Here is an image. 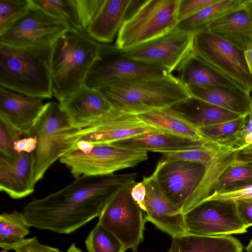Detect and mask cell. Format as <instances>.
Returning a JSON list of instances; mask_svg holds the SVG:
<instances>
[{
    "instance_id": "603a6c76",
    "label": "cell",
    "mask_w": 252,
    "mask_h": 252,
    "mask_svg": "<svg viewBox=\"0 0 252 252\" xmlns=\"http://www.w3.org/2000/svg\"><path fill=\"white\" fill-rule=\"evenodd\" d=\"M206 142H207L195 140L165 133H150L110 144L123 148L162 154L189 149L201 146Z\"/></svg>"
},
{
    "instance_id": "ee69618b",
    "label": "cell",
    "mask_w": 252,
    "mask_h": 252,
    "mask_svg": "<svg viewBox=\"0 0 252 252\" xmlns=\"http://www.w3.org/2000/svg\"><path fill=\"white\" fill-rule=\"evenodd\" d=\"M235 160L238 161H252V146L239 151L237 155Z\"/></svg>"
},
{
    "instance_id": "d4e9b609",
    "label": "cell",
    "mask_w": 252,
    "mask_h": 252,
    "mask_svg": "<svg viewBox=\"0 0 252 252\" xmlns=\"http://www.w3.org/2000/svg\"><path fill=\"white\" fill-rule=\"evenodd\" d=\"M171 108L198 128L244 117L191 96Z\"/></svg>"
},
{
    "instance_id": "7a4b0ae2",
    "label": "cell",
    "mask_w": 252,
    "mask_h": 252,
    "mask_svg": "<svg viewBox=\"0 0 252 252\" xmlns=\"http://www.w3.org/2000/svg\"><path fill=\"white\" fill-rule=\"evenodd\" d=\"M53 44L18 47L0 43V85L27 95H53Z\"/></svg>"
},
{
    "instance_id": "5b68a950",
    "label": "cell",
    "mask_w": 252,
    "mask_h": 252,
    "mask_svg": "<svg viewBox=\"0 0 252 252\" xmlns=\"http://www.w3.org/2000/svg\"><path fill=\"white\" fill-rule=\"evenodd\" d=\"M80 129L72 126L59 103H45L30 135L37 140L36 148L32 153L34 185L55 161L74 147Z\"/></svg>"
},
{
    "instance_id": "f907efd6",
    "label": "cell",
    "mask_w": 252,
    "mask_h": 252,
    "mask_svg": "<svg viewBox=\"0 0 252 252\" xmlns=\"http://www.w3.org/2000/svg\"><path fill=\"white\" fill-rule=\"evenodd\" d=\"M245 201H249V202H252V198H251V199H248V200H246Z\"/></svg>"
},
{
    "instance_id": "8fae6325",
    "label": "cell",
    "mask_w": 252,
    "mask_h": 252,
    "mask_svg": "<svg viewBox=\"0 0 252 252\" xmlns=\"http://www.w3.org/2000/svg\"><path fill=\"white\" fill-rule=\"evenodd\" d=\"M207 166L200 163L164 158L154 171L164 194L185 214L192 209L193 194L201 183Z\"/></svg>"
},
{
    "instance_id": "836d02e7",
    "label": "cell",
    "mask_w": 252,
    "mask_h": 252,
    "mask_svg": "<svg viewBox=\"0 0 252 252\" xmlns=\"http://www.w3.org/2000/svg\"><path fill=\"white\" fill-rule=\"evenodd\" d=\"M32 5V0H0V33Z\"/></svg>"
},
{
    "instance_id": "ffe728a7",
    "label": "cell",
    "mask_w": 252,
    "mask_h": 252,
    "mask_svg": "<svg viewBox=\"0 0 252 252\" xmlns=\"http://www.w3.org/2000/svg\"><path fill=\"white\" fill-rule=\"evenodd\" d=\"M32 153H17L14 158L0 155V190L13 199L25 198L34 189Z\"/></svg>"
},
{
    "instance_id": "ba28073f",
    "label": "cell",
    "mask_w": 252,
    "mask_h": 252,
    "mask_svg": "<svg viewBox=\"0 0 252 252\" xmlns=\"http://www.w3.org/2000/svg\"><path fill=\"white\" fill-rule=\"evenodd\" d=\"M130 181L117 189L106 202L98 217L102 225L123 244L126 250L136 252L144 240L145 220L143 211L132 198Z\"/></svg>"
},
{
    "instance_id": "3957f363",
    "label": "cell",
    "mask_w": 252,
    "mask_h": 252,
    "mask_svg": "<svg viewBox=\"0 0 252 252\" xmlns=\"http://www.w3.org/2000/svg\"><path fill=\"white\" fill-rule=\"evenodd\" d=\"M97 90L114 109L136 115L170 108L191 96L187 87L171 73L118 82Z\"/></svg>"
},
{
    "instance_id": "ab89813d",
    "label": "cell",
    "mask_w": 252,
    "mask_h": 252,
    "mask_svg": "<svg viewBox=\"0 0 252 252\" xmlns=\"http://www.w3.org/2000/svg\"><path fill=\"white\" fill-rule=\"evenodd\" d=\"M13 250L15 252H62L57 248L41 243L36 237L26 238Z\"/></svg>"
},
{
    "instance_id": "83f0119b",
    "label": "cell",
    "mask_w": 252,
    "mask_h": 252,
    "mask_svg": "<svg viewBox=\"0 0 252 252\" xmlns=\"http://www.w3.org/2000/svg\"><path fill=\"white\" fill-rule=\"evenodd\" d=\"M245 0H220L178 22L175 29L195 34L205 30L214 21L241 5Z\"/></svg>"
},
{
    "instance_id": "f1b7e54d",
    "label": "cell",
    "mask_w": 252,
    "mask_h": 252,
    "mask_svg": "<svg viewBox=\"0 0 252 252\" xmlns=\"http://www.w3.org/2000/svg\"><path fill=\"white\" fill-rule=\"evenodd\" d=\"M31 226L23 212L14 210L0 216V247L4 251L13 250L30 232Z\"/></svg>"
},
{
    "instance_id": "f6af8a7d",
    "label": "cell",
    "mask_w": 252,
    "mask_h": 252,
    "mask_svg": "<svg viewBox=\"0 0 252 252\" xmlns=\"http://www.w3.org/2000/svg\"><path fill=\"white\" fill-rule=\"evenodd\" d=\"M244 56L249 70L252 74V48L244 51Z\"/></svg>"
},
{
    "instance_id": "44dd1931",
    "label": "cell",
    "mask_w": 252,
    "mask_h": 252,
    "mask_svg": "<svg viewBox=\"0 0 252 252\" xmlns=\"http://www.w3.org/2000/svg\"><path fill=\"white\" fill-rule=\"evenodd\" d=\"M135 0H105L94 19L86 29L97 42L108 43L115 38Z\"/></svg>"
},
{
    "instance_id": "60d3db41",
    "label": "cell",
    "mask_w": 252,
    "mask_h": 252,
    "mask_svg": "<svg viewBox=\"0 0 252 252\" xmlns=\"http://www.w3.org/2000/svg\"><path fill=\"white\" fill-rule=\"evenodd\" d=\"M238 214L245 225L252 226V202L240 200L235 202Z\"/></svg>"
},
{
    "instance_id": "4dcf8cb0",
    "label": "cell",
    "mask_w": 252,
    "mask_h": 252,
    "mask_svg": "<svg viewBox=\"0 0 252 252\" xmlns=\"http://www.w3.org/2000/svg\"><path fill=\"white\" fill-rule=\"evenodd\" d=\"M226 143L212 140L189 149L161 154L164 156L163 158L167 161H186L207 165L215 159Z\"/></svg>"
},
{
    "instance_id": "52a82bcc",
    "label": "cell",
    "mask_w": 252,
    "mask_h": 252,
    "mask_svg": "<svg viewBox=\"0 0 252 252\" xmlns=\"http://www.w3.org/2000/svg\"><path fill=\"white\" fill-rule=\"evenodd\" d=\"M148 158L147 152L111 144L94 145L87 153L72 149L60 159L75 178L100 177L134 167Z\"/></svg>"
},
{
    "instance_id": "2e32d148",
    "label": "cell",
    "mask_w": 252,
    "mask_h": 252,
    "mask_svg": "<svg viewBox=\"0 0 252 252\" xmlns=\"http://www.w3.org/2000/svg\"><path fill=\"white\" fill-rule=\"evenodd\" d=\"M146 188L145 220L173 238L188 233L184 214L162 191L154 173L143 177Z\"/></svg>"
},
{
    "instance_id": "74e56055",
    "label": "cell",
    "mask_w": 252,
    "mask_h": 252,
    "mask_svg": "<svg viewBox=\"0 0 252 252\" xmlns=\"http://www.w3.org/2000/svg\"><path fill=\"white\" fill-rule=\"evenodd\" d=\"M105 0H76L82 27L85 30L92 23Z\"/></svg>"
},
{
    "instance_id": "5bb4252c",
    "label": "cell",
    "mask_w": 252,
    "mask_h": 252,
    "mask_svg": "<svg viewBox=\"0 0 252 252\" xmlns=\"http://www.w3.org/2000/svg\"><path fill=\"white\" fill-rule=\"evenodd\" d=\"M67 30L65 25L33 3L24 14L0 33V43L18 47L53 44Z\"/></svg>"
},
{
    "instance_id": "bcb514c9",
    "label": "cell",
    "mask_w": 252,
    "mask_h": 252,
    "mask_svg": "<svg viewBox=\"0 0 252 252\" xmlns=\"http://www.w3.org/2000/svg\"><path fill=\"white\" fill-rule=\"evenodd\" d=\"M233 165H244V166H252V161H238L235 160Z\"/></svg>"
},
{
    "instance_id": "9c48e42d",
    "label": "cell",
    "mask_w": 252,
    "mask_h": 252,
    "mask_svg": "<svg viewBox=\"0 0 252 252\" xmlns=\"http://www.w3.org/2000/svg\"><path fill=\"white\" fill-rule=\"evenodd\" d=\"M168 73L162 67L126 57L115 46L101 44L84 85L98 89L118 82Z\"/></svg>"
},
{
    "instance_id": "4fadbf2b",
    "label": "cell",
    "mask_w": 252,
    "mask_h": 252,
    "mask_svg": "<svg viewBox=\"0 0 252 252\" xmlns=\"http://www.w3.org/2000/svg\"><path fill=\"white\" fill-rule=\"evenodd\" d=\"M193 37L194 34L174 29L151 41L121 51L126 57L162 67L171 73L192 53Z\"/></svg>"
},
{
    "instance_id": "7dc6e473",
    "label": "cell",
    "mask_w": 252,
    "mask_h": 252,
    "mask_svg": "<svg viewBox=\"0 0 252 252\" xmlns=\"http://www.w3.org/2000/svg\"><path fill=\"white\" fill-rule=\"evenodd\" d=\"M67 252H84L75 243L72 244L67 250Z\"/></svg>"
},
{
    "instance_id": "cb8c5ba5",
    "label": "cell",
    "mask_w": 252,
    "mask_h": 252,
    "mask_svg": "<svg viewBox=\"0 0 252 252\" xmlns=\"http://www.w3.org/2000/svg\"><path fill=\"white\" fill-rule=\"evenodd\" d=\"M138 116L148 125L165 133L203 142L212 141L205 137L197 127L171 107L154 110Z\"/></svg>"
},
{
    "instance_id": "9a60e30c",
    "label": "cell",
    "mask_w": 252,
    "mask_h": 252,
    "mask_svg": "<svg viewBox=\"0 0 252 252\" xmlns=\"http://www.w3.org/2000/svg\"><path fill=\"white\" fill-rule=\"evenodd\" d=\"M150 133L164 132L143 122L138 115L114 109L99 122L80 129L76 135L78 141L84 140L98 145L110 144Z\"/></svg>"
},
{
    "instance_id": "7bdbcfd3",
    "label": "cell",
    "mask_w": 252,
    "mask_h": 252,
    "mask_svg": "<svg viewBox=\"0 0 252 252\" xmlns=\"http://www.w3.org/2000/svg\"><path fill=\"white\" fill-rule=\"evenodd\" d=\"M130 194L134 201L143 212L146 211V188L142 182L136 183L131 189Z\"/></svg>"
},
{
    "instance_id": "30bf717a",
    "label": "cell",
    "mask_w": 252,
    "mask_h": 252,
    "mask_svg": "<svg viewBox=\"0 0 252 252\" xmlns=\"http://www.w3.org/2000/svg\"><path fill=\"white\" fill-rule=\"evenodd\" d=\"M192 53L246 93L252 92V74L244 51L204 30L194 34Z\"/></svg>"
},
{
    "instance_id": "b9f144b4",
    "label": "cell",
    "mask_w": 252,
    "mask_h": 252,
    "mask_svg": "<svg viewBox=\"0 0 252 252\" xmlns=\"http://www.w3.org/2000/svg\"><path fill=\"white\" fill-rule=\"evenodd\" d=\"M37 144V140L35 136H29L16 141L14 147L17 153L21 152L32 153L35 150Z\"/></svg>"
},
{
    "instance_id": "d590c367",
    "label": "cell",
    "mask_w": 252,
    "mask_h": 252,
    "mask_svg": "<svg viewBox=\"0 0 252 252\" xmlns=\"http://www.w3.org/2000/svg\"><path fill=\"white\" fill-rule=\"evenodd\" d=\"M252 198V183L237 185L216 190L204 200L236 202Z\"/></svg>"
},
{
    "instance_id": "d6a6232c",
    "label": "cell",
    "mask_w": 252,
    "mask_h": 252,
    "mask_svg": "<svg viewBox=\"0 0 252 252\" xmlns=\"http://www.w3.org/2000/svg\"><path fill=\"white\" fill-rule=\"evenodd\" d=\"M248 116L198 129L205 137L210 140L235 144L236 136L243 127Z\"/></svg>"
},
{
    "instance_id": "1f68e13d",
    "label": "cell",
    "mask_w": 252,
    "mask_h": 252,
    "mask_svg": "<svg viewBox=\"0 0 252 252\" xmlns=\"http://www.w3.org/2000/svg\"><path fill=\"white\" fill-rule=\"evenodd\" d=\"M85 244L88 252H125L121 241L99 223L87 236Z\"/></svg>"
},
{
    "instance_id": "8d00e7d4",
    "label": "cell",
    "mask_w": 252,
    "mask_h": 252,
    "mask_svg": "<svg viewBox=\"0 0 252 252\" xmlns=\"http://www.w3.org/2000/svg\"><path fill=\"white\" fill-rule=\"evenodd\" d=\"M21 134L6 120L0 117V154L8 158H14L17 154L14 150V143L20 139Z\"/></svg>"
},
{
    "instance_id": "816d5d0a",
    "label": "cell",
    "mask_w": 252,
    "mask_h": 252,
    "mask_svg": "<svg viewBox=\"0 0 252 252\" xmlns=\"http://www.w3.org/2000/svg\"></svg>"
},
{
    "instance_id": "7402d4cb",
    "label": "cell",
    "mask_w": 252,
    "mask_h": 252,
    "mask_svg": "<svg viewBox=\"0 0 252 252\" xmlns=\"http://www.w3.org/2000/svg\"><path fill=\"white\" fill-rule=\"evenodd\" d=\"M191 96L200 99L241 116L252 112L250 94L221 86H188Z\"/></svg>"
},
{
    "instance_id": "e575fe53",
    "label": "cell",
    "mask_w": 252,
    "mask_h": 252,
    "mask_svg": "<svg viewBox=\"0 0 252 252\" xmlns=\"http://www.w3.org/2000/svg\"><path fill=\"white\" fill-rule=\"evenodd\" d=\"M252 183V166L232 165L217 182L214 190L237 185Z\"/></svg>"
},
{
    "instance_id": "277c9868",
    "label": "cell",
    "mask_w": 252,
    "mask_h": 252,
    "mask_svg": "<svg viewBox=\"0 0 252 252\" xmlns=\"http://www.w3.org/2000/svg\"><path fill=\"white\" fill-rule=\"evenodd\" d=\"M100 44L86 30L68 29L53 44L51 58L53 95L59 103L84 85Z\"/></svg>"
},
{
    "instance_id": "c3c4849f",
    "label": "cell",
    "mask_w": 252,
    "mask_h": 252,
    "mask_svg": "<svg viewBox=\"0 0 252 252\" xmlns=\"http://www.w3.org/2000/svg\"><path fill=\"white\" fill-rule=\"evenodd\" d=\"M246 252H252V239L246 248Z\"/></svg>"
},
{
    "instance_id": "484cf974",
    "label": "cell",
    "mask_w": 252,
    "mask_h": 252,
    "mask_svg": "<svg viewBox=\"0 0 252 252\" xmlns=\"http://www.w3.org/2000/svg\"><path fill=\"white\" fill-rule=\"evenodd\" d=\"M177 70L179 79L186 87L221 86L246 93L193 53Z\"/></svg>"
},
{
    "instance_id": "f546056e",
    "label": "cell",
    "mask_w": 252,
    "mask_h": 252,
    "mask_svg": "<svg viewBox=\"0 0 252 252\" xmlns=\"http://www.w3.org/2000/svg\"><path fill=\"white\" fill-rule=\"evenodd\" d=\"M35 6L65 25L70 30L83 28L76 0H32Z\"/></svg>"
},
{
    "instance_id": "8992f818",
    "label": "cell",
    "mask_w": 252,
    "mask_h": 252,
    "mask_svg": "<svg viewBox=\"0 0 252 252\" xmlns=\"http://www.w3.org/2000/svg\"><path fill=\"white\" fill-rule=\"evenodd\" d=\"M180 0L143 1L127 17L117 34L116 47L125 51L161 36L176 27Z\"/></svg>"
},
{
    "instance_id": "ac0fdd59",
    "label": "cell",
    "mask_w": 252,
    "mask_h": 252,
    "mask_svg": "<svg viewBox=\"0 0 252 252\" xmlns=\"http://www.w3.org/2000/svg\"><path fill=\"white\" fill-rule=\"evenodd\" d=\"M42 99L0 86V117L6 120L22 134L30 136L45 106Z\"/></svg>"
},
{
    "instance_id": "681fc988",
    "label": "cell",
    "mask_w": 252,
    "mask_h": 252,
    "mask_svg": "<svg viewBox=\"0 0 252 252\" xmlns=\"http://www.w3.org/2000/svg\"><path fill=\"white\" fill-rule=\"evenodd\" d=\"M167 252H177L176 251L174 250L173 249L170 248L169 251Z\"/></svg>"
},
{
    "instance_id": "4316f807",
    "label": "cell",
    "mask_w": 252,
    "mask_h": 252,
    "mask_svg": "<svg viewBox=\"0 0 252 252\" xmlns=\"http://www.w3.org/2000/svg\"><path fill=\"white\" fill-rule=\"evenodd\" d=\"M170 248L177 252H243L241 243L231 235L187 234L173 238Z\"/></svg>"
},
{
    "instance_id": "e0dca14e",
    "label": "cell",
    "mask_w": 252,
    "mask_h": 252,
    "mask_svg": "<svg viewBox=\"0 0 252 252\" xmlns=\"http://www.w3.org/2000/svg\"><path fill=\"white\" fill-rule=\"evenodd\" d=\"M60 104L72 126L79 129L99 122L114 109L98 90L85 85Z\"/></svg>"
},
{
    "instance_id": "7c38bea8",
    "label": "cell",
    "mask_w": 252,
    "mask_h": 252,
    "mask_svg": "<svg viewBox=\"0 0 252 252\" xmlns=\"http://www.w3.org/2000/svg\"><path fill=\"white\" fill-rule=\"evenodd\" d=\"M188 234L200 236L231 235L247 232L235 202L204 200L184 214Z\"/></svg>"
},
{
    "instance_id": "d6986e66",
    "label": "cell",
    "mask_w": 252,
    "mask_h": 252,
    "mask_svg": "<svg viewBox=\"0 0 252 252\" xmlns=\"http://www.w3.org/2000/svg\"><path fill=\"white\" fill-rule=\"evenodd\" d=\"M237 48H252V0H245L238 7L212 22L205 30Z\"/></svg>"
},
{
    "instance_id": "6da1fadb",
    "label": "cell",
    "mask_w": 252,
    "mask_h": 252,
    "mask_svg": "<svg viewBox=\"0 0 252 252\" xmlns=\"http://www.w3.org/2000/svg\"><path fill=\"white\" fill-rule=\"evenodd\" d=\"M136 176V173L80 176L54 192L32 199L23 213L31 227L68 234L98 218L114 192Z\"/></svg>"
},
{
    "instance_id": "f35d334b",
    "label": "cell",
    "mask_w": 252,
    "mask_h": 252,
    "mask_svg": "<svg viewBox=\"0 0 252 252\" xmlns=\"http://www.w3.org/2000/svg\"><path fill=\"white\" fill-rule=\"evenodd\" d=\"M220 0H180L177 16L178 22L187 18Z\"/></svg>"
}]
</instances>
